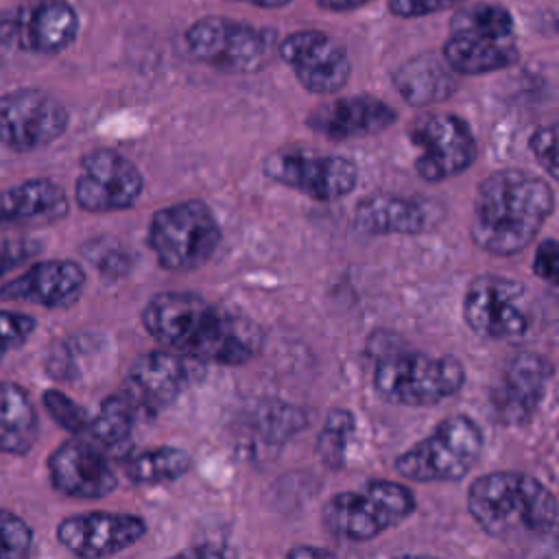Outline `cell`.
Wrapping results in <instances>:
<instances>
[{"mask_svg":"<svg viewBox=\"0 0 559 559\" xmlns=\"http://www.w3.org/2000/svg\"><path fill=\"white\" fill-rule=\"evenodd\" d=\"M35 319L15 310H0V358L17 349L35 332Z\"/></svg>","mask_w":559,"mask_h":559,"instance_id":"cell-33","label":"cell"},{"mask_svg":"<svg viewBox=\"0 0 559 559\" xmlns=\"http://www.w3.org/2000/svg\"><path fill=\"white\" fill-rule=\"evenodd\" d=\"M419 148L415 170L426 181H445L465 173L478 155L469 124L456 114H426L408 129Z\"/></svg>","mask_w":559,"mask_h":559,"instance_id":"cell-11","label":"cell"},{"mask_svg":"<svg viewBox=\"0 0 559 559\" xmlns=\"http://www.w3.org/2000/svg\"><path fill=\"white\" fill-rule=\"evenodd\" d=\"M146 535V522L133 513L87 511L63 518L57 526L59 544L79 559H107Z\"/></svg>","mask_w":559,"mask_h":559,"instance_id":"cell-17","label":"cell"},{"mask_svg":"<svg viewBox=\"0 0 559 559\" xmlns=\"http://www.w3.org/2000/svg\"><path fill=\"white\" fill-rule=\"evenodd\" d=\"M485 448L480 426L459 413L439 421L424 439L404 450L393 467L413 483H454L467 476Z\"/></svg>","mask_w":559,"mask_h":559,"instance_id":"cell-6","label":"cell"},{"mask_svg":"<svg viewBox=\"0 0 559 559\" xmlns=\"http://www.w3.org/2000/svg\"><path fill=\"white\" fill-rule=\"evenodd\" d=\"M321 9H328V11H354V9H360L373 0H314Z\"/></svg>","mask_w":559,"mask_h":559,"instance_id":"cell-42","label":"cell"},{"mask_svg":"<svg viewBox=\"0 0 559 559\" xmlns=\"http://www.w3.org/2000/svg\"><path fill=\"white\" fill-rule=\"evenodd\" d=\"M41 402L48 411V415L68 432L72 435H81L87 430L90 417L85 413L83 406H79L72 397H68L63 391L59 389H48L41 395Z\"/></svg>","mask_w":559,"mask_h":559,"instance_id":"cell-32","label":"cell"},{"mask_svg":"<svg viewBox=\"0 0 559 559\" xmlns=\"http://www.w3.org/2000/svg\"><path fill=\"white\" fill-rule=\"evenodd\" d=\"M15 48H17V41H15L13 13H0V66L7 61V57Z\"/></svg>","mask_w":559,"mask_h":559,"instance_id":"cell-40","label":"cell"},{"mask_svg":"<svg viewBox=\"0 0 559 559\" xmlns=\"http://www.w3.org/2000/svg\"><path fill=\"white\" fill-rule=\"evenodd\" d=\"M70 122L68 109L48 92L20 87L0 94V144L31 153L59 140Z\"/></svg>","mask_w":559,"mask_h":559,"instance_id":"cell-12","label":"cell"},{"mask_svg":"<svg viewBox=\"0 0 559 559\" xmlns=\"http://www.w3.org/2000/svg\"><path fill=\"white\" fill-rule=\"evenodd\" d=\"M393 87L413 107H428L450 98L456 90V74L441 55L421 52L393 72Z\"/></svg>","mask_w":559,"mask_h":559,"instance_id":"cell-25","label":"cell"},{"mask_svg":"<svg viewBox=\"0 0 559 559\" xmlns=\"http://www.w3.org/2000/svg\"><path fill=\"white\" fill-rule=\"evenodd\" d=\"M144 330L166 349L197 362L238 367L262 347L258 325L194 293H157L142 310Z\"/></svg>","mask_w":559,"mask_h":559,"instance_id":"cell-1","label":"cell"},{"mask_svg":"<svg viewBox=\"0 0 559 559\" xmlns=\"http://www.w3.org/2000/svg\"><path fill=\"white\" fill-rule=\"evenodd\" d=\"M465 384V367L454 356L421 352L384 354L373 369L376 393L397 406H435Z\"/></svg>","mask_w":559,"mask_h":559,"instance_id":"cell-7","label":"cell"},{"mask_svg":"<svg viewBox=\"0 0 559 559\" xmlns=\"http://www.w3.org/2000/svg\"><path fill=\"white\" fill-rule=\"evenodd\" d=\"M234 2H249V4H255V7H262V9H280L293 0H234Z\"/></svg>","mask_w":559,"mask_h":559,"instance_id":"cell-43","label":"cell"},{"mask_svg":"<svg viewBox=\"0 0 559 559\" xmlns=\"http://www.w3.org/2000/svg\"><path fill=\"white\" fill-rule=\"evenodd\" d=\"M85 288V271L68 258L31 264L0 286V301H28L44 308H70Z\"/></svg>","mask_w":559,"mask_h":559,"instance_id":"cell-19","label":"cell"},{"mask_svg":"<svg viewBox=\"0 0 559 559\" xmlns=\"http://www.w3.org/2000/svg\"><path fill=\"white\" fill-rule=\"evenodd\" d=\"M552 378V365L535 352H518L502 369L491 393L493 408L504 424H524L539 408L546 386Z\"/></svg>","mask_w":559,"mask_h":559,"instance_id":"cell-20","label":"cell"},{"mask_svg":"<svg viewBox=\"0 0 559 559\" xmlns=\"http://www.w3.org/2000/svg\"><path fill=\"white\" fill-rule=\"evenodd\" d=\"M90 253H85L98 269L100 273H122L124 266V253L114 251V249H105V242H92Z\"/></svg>","mask_w":559,"mask_h":559,"instance_id":"cell-39","label":"cell"},{"mask_svg":"<svg viewBox=\"0 0 559 559\" xmlns=\"http://www.w3.org/2000/svg\"><path fill=\"white\" fill-rule=\"evenodd\" d=\"M68 212L66 190L48 177L26 179L0 190V227L57 223Z\"/></svg>","mask_w":559,"mask_h":559,"instance_id":"cell-24","label":"cell"},{"mask_svg":"<svg viewBox=\"0 0 559 559\" xmlns=\"http://www.w3.org/2000/svg\"><path fill=\"white\" fill-rule=\"evenodd\" d=\"M192 467V456L183 448L157 445L138 452L124 463V474L133 485L151 487L177 480Z\"/></svg>","mask_w":559,"mask_h":559,"instance_id":"cell-27","label":"cell"},{"mask_svg":"<svg viewBox=\"0 0 559 559\" xmlns=\"http://www.w3.org/2000/svg\"><path fill=\"white\" fill-rule=\"evenodd\" d=\"M354 426H356V419L347 408L328 411L314 445L321 463L328 469H341L345 465V450L354 432Z\"/></svg>","mask_w":559,"mask_h":559,"instance_id":"cell-29","label":"cell"},{"mask_svg":"<svg viewBox=\"0 0 559 559\" xmlns=\"http://www.w3.org/2000/svg\"><path fill=\"white\" fill-rule=\"evenodd\" d=\"M280 59L293 70L304 90L332 96L347 85L352 63L347 50L323 31H297L277 41Z\"/></svg>","mask_w":559,"mask_h":559,"instance_id":"cell-15","label":"cell"},{"mask_svg":"<svg viewBox=\"0 0 559 559\" xmlns=\"http://www.w3.org/2000/svg\"><path fill=\"white\" fill-rule=\"evenodd\" d=\"M437 210L424 197L373 192L365 197L354 212V225L369 236H417L435 223Z\"/></svg>","mask_w":559,"mask_h":559,"instance_id":"cell-22","label":"cell"},{"mask_svg":"<svg viewBox=\"0 0 559 559\" xmlns=\"http://www.w3.org/2000/svg\"><path fill=\"white\" fill-rule=\"evenodd\" d=\"M201 376V362L186 356L155 349L138 356L124 380L122 395L140 413H157L175 402L186 386Z\"/></svg>","mask_w":559,"mask_h":559,"instance_id":"cell-16","label":"cell"},{"mask_svg":"<svg viewBox=\"0 0 559 559\" xmlns=\"http://www.w3.org/2000/svg\"><path fill=\"white\" fill-rule=\"evenodd\" d=\"M533 273L550 284H557V275H559V247L555 238L542 240V245L535 251L533 258Z\"/></svg>","mask_w":559,"mask_h":559,"instance_id":"cell-37","label":"cell"},{"mask_svg":"<svg viewBox=\"0 0 559 559\" xmlns=\"http://www.w3.org/2000/svg\"><path fill=\"white\" fill-rule=\"evenodd\" d=\"M138 411L135 406L122 395H109L103 400L98 413L90 419L87 430L100 450H116L129 441L133 426H135Z\"/></svg>","mask_w":559,"mask_h":559,"instance_id":"cell-28","label":"cell"},{"mask_svg":"<svg viewBox=\"0 0 559 559\" xmlns=\"http://www.w3.org/2000/svg\"><path fill=\"white\" fill-rule=\"evenodd\" d=\"M415 511L417 498L406 485L376 478L356 491H338L328 498L321 509V524L328 535L360 544L400 526Z\"/></svg>","mask_w":559,"mask_h":559,"instance_id":"cell-5","label":"cell"},{"mask_svg":"<svg viewBox=\"0 0 559 559\" xmlns=\"http://www.w3.org/2000/svg\"><path fill=\"white\" fill-rule=\"evenodd\" d=\"M258 428L266 441L282 443L306 428V415L286 402H269L260 406Z\"/></svg>","mask_w":559,"mask_h":559,"instance_id":"cell-30","label":"cell"},{"mask_svg":"<svg viewBox=\"0 0 559 559\" xmlns=\"http://www.w3.org/2000/svg\"><path fill=\"white\" fill-rule=\"evenodd\" d=\"M282 559H334V557L330 552L317 548V546L299 544V546H293Z\"/></svg>","mask_w":559,"mask_h":559,"instance_id":"cell-41","label":"cell"},{"mask_svg":"<svg viewBox=\"0 0 559 559\" xmlns=\"http://www.w3.org/2000/svg\"><path fill=\"white\" fill-rule=\"evenodd\" d=\"M526 297V286L515 280L480 275L465 290L463 321L480 338H520L531 328Z\"/></svg>","mask_w":559,"mask_h":559,"instance_id":"cell-10","label":"cell"},{"mask_svg":"<svg viewBox=\"0 0 559 559\" xmlns=\"http://www.w3.org/2000/svg\"><path fill=\"white\" fill-rule=\"evenodd\" d=\"M144 188L140 168L114 148H94L81 157L74 183V201L92 214L131 207Z\"/></svg>","mask_w":559,"mask_h":559,"instance_id":"cell-13","label":"cell"},{"mask_svg":"<svg viewBox=\"0 0 559 559\" xmlns=\"http://www.w3.org/2000/svg\"><path fill=\"white\" fill-rule=\"evenodd\" d=\"M146 240L162 269L194 271L216 251L221 225L203 201L190 199L157 210Z\"/></svg>","mask_w":559,"mask_h":559,"instance_id":"cell-8","label":"cell"},{"mask_svg":"<svg viewBox=\"0 0 559 559\" xmlns=\"http://www.w3.org/2000/svg\"><path fill=\"white\" fill-rule=\"evenodd\" d=\"M166 559H240V555L223 542H201V544H192Z\"/></svg>","mask_w":559,"mask_h":559,"instance_id":"cell-38","label":"cell"},{"mask_svg":"<svg viewBox=\"0 0 559 559\" xmlns=\"http://www.w3.org/2000/svg\"><path fill=\"white\" fill-rule=\"evenodd\" d=\"M441 57L456 76H478L509 68L518 59L511 13L487 2L459 9L450 20V37Z\"/></svg>","mask_w":559,"mask_h":559,"instance_id":"cell-4","label":"cell"},{"mask_svg":"<svg viewBox=\"0 0 559 559\" xmlns=\"http://www.w3.org/2000/svg\"><path fill=\"white\" fill-rule=\"evenodd\" d=\"M273 28H255L223 15H205L186 31V44L201 63L229 74H251L262 70L277 50Z\"/></svg>","mask_w":559,"mask_h":559,"instance_id":"cell-9","label":"cell"},{"mask_svg":"<svg viewBox=\"0 0 559 559\" xmlns=\"http://www.w3.org/2000/svg\"><path fill=\"white\" fill-rule=\"evenodd\" d=\"M15 41L20 50L33 55H57L79 35V13L66 0H44L13 13Z\"/></svg>","mask_w":559,"mask_h":559,"instance_id":"cell-23","label":"cell"},{"mask_svg":"<svg viewBox=\"0 0 559 559\" xmlns=\"http://www.w3.org/2000/svg\"><path fill=\"white\" fill-rule=\"evenodd\" d=\"M465 0H389V11L397 17H421L452 9Z\"/></svg>","mask_w":559,"mask_h":559,"instance_id":"cell-36","label":"cell"},{"mask_svg":"<svg viewBox=\"0 0 559 559\" xmlns=\"http://www.w3.org/2000/svg\"><path fill=\"white\" fill-rule=\"evenodd\" d=\"M262 173L290 190H297L314 201H336L347 197L358 181V168L341 155H310L304 151H275Z\"/></svg>","mask_w":559,"mask_h":559,"instance_id":"cell-14","label":"cell"},{"mask_svg":"<svg viewBox=\"0 0 559 559\" xmlns=\"http://www.w3.org/2000/svg\"><path fill=\"white\" fill-rule=\"evenodd\" d=\"M37 439V413L15 382H0V452L26 454Z\"/></svg>","mask_w":559,"mask_h":559,"instance_id":"cell-26","label":"cell"},{"mask_svg":"<svg viewBox=\"0 0 559 559\" xmlns=\"http://www.w3.org/2000/svg\"><path fill=\"white\" fill-rule=\"evenodd\" d=\"M395 109L369 94L332 98L308 116V127L328 140H352L376 135L395 124Z\"/></svg>","mask_w":559,"mask_h":559,"instance_id":"cell-21","label":"cell"},{"mask_svg":"<svg viewBox=\"0 0 559 559\" xmlns=\"http://www.w3.org/2000/svg\"><path fill=\"white\" fill-rule=\"evenodd\" d=\"M33 531L15 513L0 509V559H31Z\"/></svg>","mask_w":559,"mask_h":559,"instance_id":"cell-31","label":"cell"},{"mask_svg":"<svg viewBox=\"0 0 559 559\" xmlns=\"http://www.w3.org/2000/svg\"><path fill=\"white\" fill-rule=\"evenodd\" d=\"M555 210V190L542 177L507 168L478 183L469 236L493 255H513L528 247Z\"/></svg>","mask_w":559,"mask_h":559,"instance_id":"cell-2","label":"cell"},{"mask_svg":"<svg viewBox=\"0 0 559 559\" xmlns=\"http://www.w3.org/2000/svg\"><path fill=\"white\" fill-rule=\"evenodd\" d=\"M528 144H531V153L537 159V164L555 179L557 177V129H555V124L535 129Z\"/></svg>","mask_w":559,"mask_h":559,"instance_id":"cell-34","label":"cell"},{"mask_svg":"<svg viewBox=\"0 0 559 559\" xmlns=\"http://www.w3.org/2000/svg\"><path fill=\"white\" fill-rule=\"evenodd\" d=\"M467 511L491 537L548 535L557 524V498L524 472H489L467 487Z\"/></svg>","mask_w":559,"mask_h":559,"instance_id":"cell-3","label":"cell"},{"mask_svg":"<svg viewBox=\"0 0 559 559\" xmlns=\"http://www.w3.org/2000/svg\"><path fill=\"white\" fill-rule=\"evenodd\" d=\"M39 251V242L31 238H0V275L22 266Z\"/></svg>","mask_w":559,"mask_h":559,"instance_id":"cell-35","label":"cell"},{"mask_svg":"<svg viewBox=\"0 0 559 559\" xmlns=\"http://www.w3.org/2000/svg\"><path fill=\"white\" fill-rule=\"evenodd\" d=\"M52 487L76 500H98L109 496L116 485V472L100 448L83 439H68L48 456Z\"/></svg>","mask_w":559,"mask_h":559,"instance_id":"cell-18","label":"cell"},{"mask_svg":"<svg viewBox=\"0 0 559 559\" xmlns=\"http://www.w3.org/2000/svg\"><path fill=\"white\" fill-rule=\"evenodd\" d=\"M393 559H439V557H432V555H411V552H406V555H397V557H393Z\"/></svg>","mask_w":559,"mask_h":559,"instance_id":"cell-44","label":"cell"}]
</instances>
